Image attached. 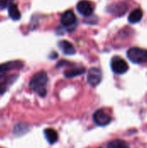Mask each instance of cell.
Here are the masks:
<instances>
[{
	"label": "cell",
	"instance_id": "7c38bea8",
	"mask_svg": "<svg viewBox=\"0 0 147 148\" xmlns=\"http://www.w3.org/2000/svg\"><path fill=\"white\" fill-rule=\"evenodd\" d=\"M8 11H9V16L10 18H12L15 21H17L21 18V13L16 6V4L12 3L10 5V7L8 8Z\"/></svg>",
	"mask_w": 147,
	"mask_h": 148
},
{
	"label": "cell",
	"instance_id": "8992f818",
	"mask_svg": "<svg viewBox=\"0 0 147 148\" xmlns=\"http://www.w3.org/2000/svg\"><path fill=\"white\" fill-rule=\"evenodd\" d=\"M76 9L81 15L85 16H91L94 12L93 4L89 1H87V0L80 1L76 5Z\"/></svg>",
	"mask_w": 147,
	"mask_h": 148
},
{
	"label": "cell",
	"instance_id": "8fae6325",
	"mask_svg": "<svg viewBox=\"0 0 147 148\" xmlns=\"http://www.w3.org/2000/svg\"><path fill=\"white\" fill-rule=\"evenodd\" d=\"M44 135L46 140L49 144H54L58 140V134L55 130L52 128H47L44 130Z\"/></svg>",
	"mask_w": 147,
	"mask_h": 148
},
{
	"label": "cell",
	"instance_id": "4fadbf2b",
	"mask_svg": "<svg viewBox=\"0 0 147 148\" xmlns=\"http://www.w3.org/2000/svg\"><path fill=\"white\" fill-rule=\"evenodd\" d=\"M84 72H85L84 68H74V69H70L66 70L64 72V75L68 78H72V77L81 75Z\"/></svg>",
	"mask_w": 147,
	"mask_h": 148
},
{
	"label": "cell",
	"instance_id": "6da1fadb",
	"mask_svg": "<svg viewBox=\"0 0 147 148\" xmlns=\"http://www.w3.org/2000/svg\"><path fill=\"white\" fill-rule=\"evenodd\" d=\"M48 83V75L46 72L40 71L33 75L29 82V88L40 96L46 95V85Z\"/></svg>",
	"mask_w": 147,
	"mask_h": 148
},
{
	"label": "cell",
	"instance_id": "ba28073f",
	"mask_svg": "<svg viewBox=\"0 0 147 148\" xmlns=\"http://www.w3.org/2000/svg\"><path fill=\"white\" fill-rule=\"evenodd\" d=\"M23 67V63L19 61L8 62L0 65V78L3 77L8 71L16 69H21Z\"/></svg>",
	"mask_w": 147,
	"mask_h": 148
},
{
	"label": "cell",
	"instance_id": "52a82bcc",
	"mask_svg": "<svg viewBox=\"0 0 147 148\" xmlns=\"http://www.w3.org/2000/svg\"><path fill=\"white\" fill-rule=\"evenodd\" d=\"M61 23L66 28L75 26L76 23V16L75 13L72 10L65 11L61 16Z\"/></svg>",
	"mask_w": 147,
	"mask_h": 148
},
{
	"label": "cell",
	"instance_id": "30bf717a",
	"mask_svg": "<svg viewBox=\"0 0 147 148\" xmlns=\"http://www.w3.org/2000/svg\"><path fill=\"white\" fill-rule=\"evenodd\" d=\"M142 17H143V11H142V10L135 9L128 16V21L131 23H139L142 19Z\"/></svg>",
	"mask_w": 147,
	"mask_h": 148
},
{
	"label": "cell",
	"instance_id": "3957f363",
	"mask_svg": "<svg viewBox=\"0 0 147 148\" xmlns=\"http://www.w3.org/2000/svg\"><path fill=\"white\" fill-rule=\"evenodd\" d=\"M111 68H112L113 71L118 75L125 74L126 72H127V70L129 69L126 62L125 60H123L122 58L118 57V56H115L112 59Z\"/></svg>",
	"mask_w": 147,
	"mask_h": 148
},
{
	"label": "cell",
	"instance_id": "7a4b0ae2",
	"mask_svg": "<svg viewBox=\"0 0 147 148\" xmlns=\"http://www.w3.org/2000/svg\"><path fill=\"white\" fill-rule=\"evenodd\" d=\"M128 59L134 63H142L147 61V50L139 48H131L127 51Z\"/></svg>",
	"mask_w": 147,
	"mask_h": 148
},
{
	"label": "cell",
	"instance_id": "5b68a950",
	"mask_svg": "<svg viewBox=\"0 0 147 148\" xmlns=\"http://www.w3.org/2000/svg\"><path fill=\"white\" fill-rule=\"evenodd\" d=\"M94 121L101 127H104L108 125L111 122V117L105 113V111L103 110H97L94 114Z\"/></svg>",
	"mask_w": 147,
	"mask_h": 148
},
{
	"label": "cell",
	"instance_id": "9c48e42d",
	"mask_svg": "<svg viewBox=\"0 0 147 148\" xmlns=\"http://www.w3.org/2000/svg\"><path fill=\"white\" fill-rule=\"evenodd\" d=\"M58 46L65 55L69 56V55H75V49L74 48L73 44L70 43L69 42L66 41V40H62V41L59 42Z\"/></svg>",
	"mask_w": 147,
	"mask_h": 148
},
{
	"label": "cell",
	"instance_id": "5bb4252c",
	"mask_svg": "<svg viewBox=\"0 0 147 148\" xmlns=\"http://www.w3.org/2000/svg\"><path fill=\"white\" fill-rule=\"evenodd\" d=\"M107 148H129L128 145L123 141V140H116L113 141H111L110 143H108Z\"/></svg>",
	"mask_w": 147,
	"mask_h": 148
},
{
	"label": "cell",
	"instance_id": "277c9868",
	"mask_svg": "<svg viewBox=\"0 0 147 148\" xmlns=\"http://www.w3.org/2000/svg\"><path fill=\"white\" fill-rule=\"evenodd\" d=\"M87 79H88V82L93 87H95L98 84H100L102 79V73L101 69L97 68H93L89 69Z\"/></svg>",
	"mask_w": 147,
	"mask_h": 148
},
{
	"label": "cell",
	"instance_id": "9a60e30c",
	"mask_svg": "<svg viewBox=\"0 0 147 148\" xmlns=\"http://www.w3.org/2000/svg\"><path fill=\"white\" fill-rule=\"evenodd\" d=\"M14 0H0V9H5L9 8L10 4H12V2Z\"/></svg>",
	"mask_w": 147,
	"mask_h": 148
},
{
	"label": "cell",
	"instance_id": "2e32d148",
	"mask_svg": "<svg viewBox=\"0 0 147 148\" xmlns=\"http://www.w3.org/2000/svg\"><path fill=\"white\" fill-rule=\"evenodd\" d=\"M7 88H8V83L7 82H1L0 83V95L3 94L6 91Z\"/></svg>",
	"mask_w": 147,
	"mask_h": 148
}]
</instances>
